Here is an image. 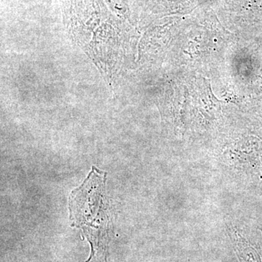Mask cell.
Wrapping results in <instances>:
<instances>
[{"label": "cell", "instance_id": "cell-1", "mask_svg": "<svg viewBox=\"0 0 262 262\" xmlns=\"http://www.w3.org/2000/svg\"><path fill=\"white\" fill-rule=\"evenodd\" d=\"M106 173L92 166L89 177L69 199L72 227L82 229L91 247L85 262H107L110 220L105 198Z\"/></svg>", "mask_w": 262, "mask_h": 262}, {"label": "cell", "instance_id": "cell-2", "mask_svg": "<svg viewBox=\"0 0 262 262\" xmlns=\"http://www.w3.org/2000/svg\"><path fill=\"white\" fill-rule=\"evenodd\" d=\"M233 244L241 262H262L256 250L236 232L233 234Z\"/></svg>", "mask_w": 262, "mask_h": 262}]
</instances>
